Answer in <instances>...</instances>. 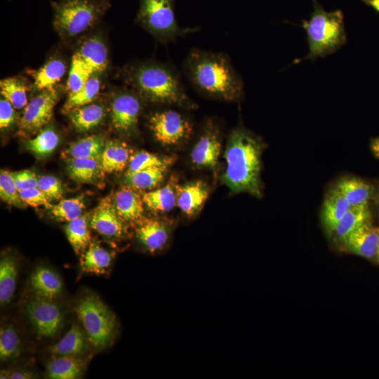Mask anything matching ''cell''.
I'll use <instances>...</instances> for the list:
<instances>
[{"mask_svg": "<svg viewBox=\"0 0 379 379\" xmlns=\"http://www.w3.org/2000/svg\"><path fill=\"white\" fill-rule=\"evenodd\" d=\"M183 69L193 88L204 95L230 102L244 96L242 77L227 54L192 48Z\"/></svg>", "mask_w": 379, "mask_h": 379, "instance_id": "obj_1", "label": "cell"}, {"mask_svg": "<svg viewBox=\"0 0 379 379\" xmlns=\"http://www.w3.org/2000/svg\"><path fill=\"white\" fill-rule=\"evenodd\" d=\"M260 140L244 128L234 129L225 152L226 167L222 182L235 193L248 192L256 197L262 196L260 182Z\"/></svg>", "mask_w": 379, "mask_h": 379, "instance_id": "obj_2", "label": "cell"}, {"mask_svg": "<svg viewBox=\"0 0 379 379\" xmlns=\"http://www.w3.org/2000/svg\"><path fill=\"white\" fill-rule=\"evenodd\" d=\"M129 81L140 95L149 101L194 106L179 74L172 66L157 62L138 65L131 70Z\"/></svg>", "mask_w": 379, "mask_h": 379, "instance_id": "obj_3", "label": "cell"}, {"mask_svg": "<svg viewBox=\"0 0 379 379\" xmlns=\"http://www.w3.org/2000/svg\"><path fill=\"white\" fill-rule=\"evenodd\" d=\"M308 20L302 21L307 34L308 54L304 58L314 60L337 51L347 41L344 15L340 10L326 11L317 0Z\"/></svg>", "mask_w": 379, "mask_h": 379, "instance_id": "obj_4", "label": "cell"}, {"mask_svg": "<svg viewBox=\"0 0 379 379\" xmlns=\"http://www.w3.org/2000/svg\"><path fill=\"white\" fill-rule=\"evenodd\" d=\"M74 310L95 349L100 351L112 345L118 331L117 317L100 297L86 294L77 300Z\"/></svg>", "mask_w": 379, "mask_h": 379, "instance_id": "obj_5", "label": "cell"}, {"mask_svg": "<svg viewBox=\"0 0 379 379\" xmlns=\"http://www.w3.org/2000/svg\"><path fill=\"white\" fill-rule=\"evenodd\" d=\"M138 19L150 33L166 43L197 31L178 25L173 0H141Z\"/></svg>", "mask_w": 379, "mask_h": 379, "instance_id": "obj_6", "label": "cell"}, {"mask_svg": "<svg viewBox=\"0 0 379 379\" xmlns=\"http://www.w3.org/2000/svg\"><path fill=\"white\" fill-rule=\"evenodd\" d=\"M148 126L155 140L164 146H175L187 141L192 134L193 125L182 113L167 109L152 113Z\"/></svg>", "mask_w": 379, "mask_h": 379, "instance_id": "obj_7", "label": "cell"}, {"mask_svg": "<svg viewBox=\"0 0 379 379\" xmlns=\"http://www.w3.org/2000/svg\"><path fill=\"white\" fill-rule=\"evenodd\" d=\"M98 14V7L88 0H68L58 6L54 25L62 34L73 36L91 27Z\"/></svg>", "mask_w": 379, "mask_h": 379, "instance_id": "obj_8", "label": "cell"}, {"mask_svg": "<svg viewBox=\"0 0 379 379\" xmlns=\"http://www.w3.org/2000/svg\"><path fill=\"white\" fill-rule=\"evenodd\" d=\"M26 313L32 327L41 338H53L62 328L64 314L53 299L35 295L27 302Z\"/></svg>", "mask_w": 379, "mask_h": 379, "instance_id": "obj_9", "label": "cell"}, {"mask_svg": "<svg viewBox=\"0 0 379 379\" xmlns=\"http://www.w3.org/2000/svg\"><path fill=\"white\" fill-rule=\"evenodd\" d=\"M55 88L42 90L26 105L19 122L21 134L31 135L40 131L51 120L59 95Z\"/></svg>", "mask_w": 379, "mask_h": 379, "instance_id": "obj_10", "label": "cell"}, {"mask_svg": "<svg viewBox=\"0 0 379 379\" xmlns=\"http://www.w3.org/2000/svg\"><path fill=\"white\" fill-rule=\"evenodd\" d=\"M142 109L138 94L128 91H119L114 97L111 105L112 124L121 133H131L136 129Z\"/></svg>", "mask_w": 379, "mask_h": 379, "instance_id": "obj_11", "label": "cell"}, {"mask_svg": "<svg viewBox=\"0 0 379 379\" xmlns=\"http://www.w3.org/2000/svg\"><path fill=\"white\" fill-rule=\"evenodd\" d=\"M221 151V142L218 128L209 121L204 127L202 134L194 145L192 153V162L197 166L214 168Z\"/></svg>", "mask_w": 379, "mask_h": 379, "instance_id": "obj_12", "label": "cell"}, {"mask_svg": "<svg viewBox=\"0 0 379 379\" xmlns=\"http://www.w3.org/2000/svg\"><path fill=\"white\" fill-rule=\"evenodd\" d=\"M124 220L117 213L114 202L103 199L93 210L89 225L99 234L108 237H121L125 234Z\"/></svg>", "mask_w": 379, "mask_h": 379, "instance_id": "obj_13", "label": "cell"}, {"mask_svg": "<svg viewBox=\"0 0 379 379\" xmlns=\"http://www.w3.org/2000/svg\"><path fill=\"white\" fill-rule=\"evenodd\" d=\"M341 246L347 251L363 258L377 259L379 227L368 221L352 232Z\"/></svg>", "mask_w": 379, "mask_h": 379, "instance_id": "obj_14", "label": "cell"}, {"mask_svg": "<svg viewBox=\"0 0 379 379\" xmlns=\"http://www.w3.org/2000/svg\"><path fill=\"white\" fill-rule=\"evenodd\" d=\"M135 231L141 245L149 252L155 253L166 245L171 229L166 223L159 220L142 218Z\"/></svg>", "mask_w": 379, "mask_h": 379, "instance_id": "obj_15", "label": "cell"}, {"mask_svg": "<svg viewBox=\"0 0 379 379\" xmlns=\"http://www.w3.org/2000/svg\"><path fill=\"white\" fill-rule=\"evenodd\" d=\"M351 205L335 187L326 194L321 209V220L326 235L331 238L335 227Z\"/></svg>", "mask_w": 379, "mask_h": 379, "instance_id": "obj_16", "label": "cell"}, {"mask_svg": "<svg viewBox=\"0 0 379 379\" xmlns=\"http://www.w3.org/2000/svg\"><path fill=\"white\" fill-rule=\"evenodd\" d=\"M209 195L206 183L201 180L177 187V205L187 216H193L201 209Z\"/></svg>", "mask_w": 379, "mask_h": 379, "instance_id": "obj_17", "label": "cell"}, {"mask_svg": "<svg viewBox=\"0 0 379 379\" xmlns=\"http://www.w3.org/2000/svg\"><path fill=\"white\" fill-rule=\"evenodd\" d=\"M113 202L124 222H139L142 218L144 202L133 187L129 185L121 187L116 192Z\"/></svg>", "mask_w": 379, "mask_h": 379, "instance_id": "obj_18", "label": "cell"}, {"mask_svg": "<svg viewBox=\"0 0 379 379\" xmlns=\"http://www.w3.org/2000/svg\"><path fill=\"white\" fill-rule=\"evenodd\" d=\"M91 345L87 335L78 324H74L66 334L48 350L53 356L81 357Z\"/></svg>", "mask_w": 379, "mask_h": 379, "instance_id": "obj_19", "label": "cell"}, {"mask_svg": "<svg viewBox=\"0 0 379 379\" xmlns=\"http://www.w3.org/2000/svg\"><path fill=\"white\" fill-rule=\"evenodd\" d=\"M30 286L35 295L54 299L62 291V281L53 270L45 266L35 268L30 277Z\"/></svg>", "mask_w": 379, "mask_h": 379, "instance_id": "obj_20", "label": "cell"}, {"mask_svg": "<svg viewBox=\"0 0 379 379\" xmlns=\"http://www.w3.org/2000/svg\"><path fill=\"white\" fill-rule=\"evenodd\" d=\"M86 365L81 357L53 356L46 365V373L51 379H77L83 375Z\"/></svg>", "mask_w": 379, "mask_h": 379, "instance_id": "obj_21", "label": "cell"}, {"mask_svg": "<svg viewBox=\"0 0 379 379\" xmlns=\"http://www.w3.org/2000/svg\"><path fill=\"white\" fill-rule=\"evenodd\" d=\"M368 204L351 206L335 227L331 237L335 243L342 245L347 237L363 224L371 221Z\"/></svg>", "mask_w": 379, "mask_h": 379, "instance_id": "obj_22", "label": "cell"}, {"mask_svg": "<svg viewBox=\"0 0 379 379\" xmlns=\"http://www.w3.org/2000/svg\"><path fill=\"white\" fill-rule=\"evenodd\" d=\"M77 53L93 74L102 72L107 67V49L99 37L86 40Z\"/></svg>", "mask_w": 379, "mask_h": 379, "instance_id": "obj_23", "label": "cell"}, {"mask_svg": "<svg viewBox=\"0 0 379 379\" xmlns=\"http://www.w3.org/2000/svg\"><path fill=\"white\" fill-rule=\"evenodd\" d=\"M131 152L128 146L123 142L107 141L99 159L102 173L124 170L132 156Z\"/></svg>", "mask_w": 379, "mask_h": 379, "instance_id": "obj_24", "label": "cell"}, {"mask_svg": "<svg viewBox=\"0 0 379 379\" xmlns=\"http://www.w3.org/2000/svg\"><path fill=\"white\" fill-rule=\"evenodd\" d=\"M173 180L168 185L143 193L142 198L147 208L154 213L171 211L177 204V187Z\"/></svg>", "mask_w": 379, "mask_h": 379, "instance_id": "obj_25", "label": "cell"}, {"mask_svg": "<svg viewBox=\"0 0 379 379\" xmlns=\"http://www.w3.org/2000/svg\"><path fill=\"white\" fill-rule=\"evenodd\" d=\"M112 254L97 243H91L82 253L81 270L85 273L102 274L111 265Z\"/></svg>", "mask_w": 379, "mask_h": 379, "instance_id": "obj_26", "label": "cell"}, {"mask_svg": "<svg viewBox=\"0 0 379 379\" xmlns=\"http://www.w3.org/2000/svg\"><path fill=\"white\" fill-rule=\"evenodd\" d=\"M69 114L76 130L85 132L100 124L105 116V109L99 103H89L72 109Z\"/></svg>", "mask_w": 379, "mask_h": 379, "instance_id": "obj_27", "label": "cell"}, {"mask_svg": "<svg viewBox=\"0 0 379 379\" xmlns=\"http://www.w3.org/2000/svg\"><path fill=\"white\" fill-rule=\"evenodd\" d=\"M335 187L351 206L368 204L373 192L371 185L356 177L343 178L336 182Z\"/></svg>", "mask_w": 379, "mask_h": 379, "instance_id": "obj_28", "label": "cell"}, {"mask_svg": "<svg viewBox=\"0 0 379 379\" xmlns=\"http://www.w3.org/2000/svg\"><path fill=\"white\" fill-rule=\"evenodd\" d=\"M67 171L72 179L79 182H94L103 173L96 158L68 159Z\"/></svg>", "mask_w": 379, "mask_h": 379, "instance_id": "obj_29", "label": "cell"}, {"mask_svg": "<svg viewBox=\"0 0 379 379\" xmlns=\"http://www.w3.org/2000/svg\"><path fill=\"white\" fill-rule=\"evenodd\" d=\"M18 273V263L11 255H4L0 260V303L8 304L15 293Z\"/></svg>", "mask_w": 379, "mask_h": 379, "instance_id": "obj_30", "label": "cell"}, {"mask_svg": "<svg viewBox=\"0 0 379 379\" xmlns=\"http://www.w3.org/2000/svg\"><path fill=\"white\" fill-rule=\"evenodd\" d=\"M105 145V140L102 135H88L71 144L69 147L64 151L62 157L67 159H100Z\"/></svg>", "mask_w": 379, "mask_h": 379, "instance_id": "obj_31", "label": "cell"}, {"mask_svg": "<svg viewBox=\"0 0 379 379\" xmlns=\"http://www.w3.org/2000/svg\"><path fill=\"white\" fill-rule=\"evenodd\" d=\"M86 215L67 222L65 232L69 243L77 254L83 253L91 244V234Z\"/></svg>", "mask_w": 379, "mask_h": 379, "instance_id": "obj_32", "label": "cell"}, {"mask_svg": "<svg viewBox=\"0 0 379 379\" xmlns=\"http://www.w3.org/2000/svg\"><path fill=\"white\" fill-rule=\"evenodd\" d=\"M168 166H159L134 172H127L125 180L134 189L147 190L157 186L164 178Z\"/></svg>", "mask_w": 379, "mask_h": 379, "instance_id": "obj_33", "label": "cell"}, {"mask_svg": "<svg viewBox=\"0 0 379 379\" xmlns=\"http://www.w3.org/2000/svg\"><path fill=\"white\" fill-rule=\"evenodd\" d=\"M65 72L66 65L62 60H51L34 73V87L40 91L53 88L61 80Z\"/></svg>", "mask_w": 379, "mask_h": 379, "instance_id": "obj_34", "label": "cell"}, {"mask_svg": "<svg viewBox=\"0 0 379 379\" xmlns=\"http://www.w3.org/2000/svg\"><path fill=\"white\" fill-rule=\"evenodd\" d=\"M20 353L21 340L15 327L11 324L2 325L0 329L1 361L16 359Z\"/></svg>", "mask_w": 379, "mask_h": 379, "instance_id": "obj_35", "label": "cell"}, {"mask_svg": "<svg viewBox=\"0 0 379 379\" xmlns=\"http://www.w3.org/2000/svg\"><path fill=\"white\" fill-rule=\"evenodd\" d=\"M0 91L3 98L15 109H21L27 105V86L20 78L10 77L1 80Z\"/></svg>", "mask_w": 379, "mask_h": 379, "instance_id": "obj_36", "label": "cell"}, {"mask_svg": "<svg viewBox=\"0 0 379 379\" xmlns=\"http://www.w3.org/2000/svg\"><path fill=\"white\" fill-rule=\"evenodd\" d=\"M100 90V79L93 74L85 86L75 93L69 95L63 107V111L69 112L72 109L91 103Z\"/></svg>", "mask_w": 379, "mask_h": 379, "instance_id": "obj_37", "label": "cell"}, {"mask_svg": "<svg viewBox=\"0 0 379 379\" xmlns=\"http://www.w3.org/2000/svg\"><path fill=\"white\" fill-rule=\"evenodd\" d=\"M85 208L83 196L65 199L50 208L51 215L59 221H72L81 215Z\"/></svg>", "mask_w": 379, "mask_h": 379, "instance_id": "obj_38", "label": "cell"}, {"mask_svg": "<svg viewBox=\"0 0 379 379\" xmlns=\"http://www.w3.org/2000/svg\"><path fill=\"white\" fill-rule=\"evenodd\" d=\"M59 137L54 129L46 128L33 139L27 141L26 147L37 157L50 154L58 146Z\"/></svg>", "mask_w": 379, "mask_h": 379, "instance_id": "obj_39", "label": "cell"}, {"mask_svg": "<svg viewBox=\"0 0 379 379\" xmlns=\"http://www.w3.org/2000/svg\"><path fill=\"white\" fill-rule=\"evenodd\" d=\"M93 74L88 68L77 53L72 58L67 86L69 94L81 90Z\"/></svg>", "mask_w": 379, "mask_h": 379, "instance_id": "obj_40", "label": "cell"}, {"mask_svg": "<svg viewBox=\"0 0 379 379\" xmlns=\"http://www.w3.org/2000/svg\"><path fill=\"white\" fill-rule=\"evenodd\" d=\"M172 161V158L160 157L146 151H140L131 157L127 172L138 171L154 166H169Z\"/></svg>", "mask_w": 379, "mask_h": 379, "instance_id": "obj_41", "label": "cell"}, {"mask_svg": "<svg viewBox=\"0 0 379 379\" xmlns=\"http://www.w3.org/2000/svg\"><path fill=\"white\" fill-rule=\"evenodd\" d=\"M0 197L2 200L11 205L19 206L23 202L13 173L6 170H1L0 173Z\"/></svg>", "mask_w": 379, "mask_h": 379, "instance_id": "obj_42", "label": "cell"}, {"mask_svg": "<svg viewBox=\"0 0 379 379\" xmlns=\"http://www.w3.org/2000/svg\"><path fill=\"white\" fill-rule=\"evenodd\" d=\"M37 187L51 201L62 197L63 187L61 182L52 175H43L39 178Z\"/></svg>", "mask_w": 379, "mask_h": 379, "instance_id": "obj_43", "label": "cell"}, {"mask_svg": "<svg viewBox=\"0 0 379 379\" xmlns=\"http://www.w3.org/2000/svg\"><path fill=\"white\" fill-rule=\"evenodd\" d=\"M22 201L31 206L37 207L44 205L48 208L52 206L51 200L38 187L28 189L20 192Z\"/></svg>", "mask_w": 379, "mask_h": 379, "instance_id": "obj_44", "label": "cell"}, {"mask_svg": "<svg viewBox=\"0 0 379 379\" xmlns=\"http://www.w3.org/2000/svg\"><path fill=\"white\" fill-rule=\"evenodd\" d=\"M13 177L20 192L37 187L39 178L32 171L23 170L13 173Z\"/></svg>", "mask_w": 379, "mask_h": 379, "instance_id": "obj_45", "label": "cell"}, {"mask_svg": "<svg viewBox=\"0 0 379 379\" xmlns=\"http://www.w3.org/2000/svg\"><path fill=\"white\" fill-rule=\"evenodd\" d=\"M14 107L6 100L1 98L0 100V128L6 129L10 127L14 122L15 113Z\"/></svg>", "mask_w": 379, "mask_h": 379, "instance_id": "obj_46", "label": "cell"}, {"mask_svg": "<svg viewBox=\"0 0 379 379\" xmlns=\"http://www.w3.org/2000/svg\"><path fill=\"white\" fill-rule=\"evenodd\" d=\"M35 375L28 370H18L10 373L11 379H30L34 378Z\"/></svg>", "mask_w": 379, "mask_h": 379, "instance_id": "obj_47", "label": "cell"}, {"mask_svg": "<svg viewBox=\"0 0 379 379\" xmlns=\"http://www.w3.org/2000/svg\"><path fill=\"white\" fill-rule=\"evenodd\" d=\"M379 13V0H360Z\"/></svg>", "mask_w": 379, "mask_h": 379, "instance_id": "obj_48", "label": "cell"}, {"mask_svg": "<svg viewBox=\"0 0 379 379\" xmlns=\"http://www.w3.org/2000/svg\"><path fill=\"white\" fill-rule=\"evenodd\" d=\"M371 149L375 156L379 158V138L373 141L371 144Z\"/></svg>", "mask_w": 379, "mask_h": 379, "instance_id": "obj_49", "label": "cell"}, {"mask_svg": "<svg viewBox=\"0 0 379 379\" xmlns=\"http://www.w3.org/2000/svg\"><path fill=\"white\" fill-rule=\"evenodd\" d=\"M10 373H11V371H8V370H1V373H0V378L1 379L10 378Z\"/></svg>", "mask_w": 379, "mask_h": 379, "instance_id": "obj_50", "label": "cell"}, {"mask_svg": "<svg viewBox=\"0 0 379 379\" xmlns=\"http://www.w3.org/2000/svg\"><path fill=\"white\" fill-rule=\"evenodd\" d=\"M377 260H378V262H379V246H378V253H377Z\"/></svg>", "mask_w": 379, "mask_h": 379, "instance_id": "obj_51", "label": "cell"}]
</instances>
